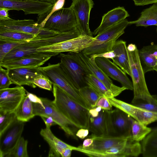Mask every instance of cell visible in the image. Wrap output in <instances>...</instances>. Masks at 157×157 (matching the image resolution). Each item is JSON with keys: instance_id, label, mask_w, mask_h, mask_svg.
<instances>
[{"instance_id": "cell-1", "label": "cell", "mask_w": 157, "mask_h": 157, "mask_svg": "<svg viewBox=\"0 0 157 157\" xmlns=\"http://www.w3.org/2000/svg\"><path fill=\"white\" fill-rule=\"evenodd\" d=\"M53 101L58 110L80 128L88 129L90 116L89 110L75 101L62 89L53 84Z\"/></svg>"}, {"instance_id": "cell-2", "label": "cell", "mask_w": 157, "mask_h": 157, "mask_svg": "<svg viewBox=\"0 0 157 157\" xmlns=\"http://www.w3.org/2000/svg\"><path fill=\"white\" fill-rule=\"evenodd\" d=\"M81 34L80 31L77 28L48 37H36L14 48L6 56L0 63L37 54L40 52L37 51V49L40 47L72 39Z\"/></svg>"}, {"instance_id": "cell-3", "label": "cell", "mask_w": 157, "mask_h": 157, "mask_svg": "<svg viewBox=\"0 0 157 157\" xmlns=\"http://www.w3.org/2000/svg\"><path fill=\"white\" fill-rule=\"evenodd\" d=\"M38 67L52 85L57 86L82 106L89 110L90 109L79 90L75 86L62 70L60 63L55 64L48 63L46 66Z\"/></svg>"}, {"instance_id": "cell-4", "label": "cell", "mask_w": 157, "mask_h": 157, "mask_svg": "<svg viewBox=\"0 0 157 157\" xmlns=\"http://www.w3.org/2000/svg\"><path fill=\"white\" fill-rule=\"evenodd\" d=\"M129 25V21L125 19L106 29L95 37L91 45L82 51L87 56L99 54L112 51L115 42Z\"/></svg>"}, {"instance_id": "cell-5", "label": "cell", "mask_w": 157, "mask_h": 157, "mask_svg": "<svg viewBox=\"0 0 157 157\" xmlns=\"http://www.w3.org/2000/svg\"><path fill=\"white\" fill-rule=\"evenodd\" d=\"M128 52L133 86L134 97L132 100H143L150 102L152 101L153 95L150 94L146 83L138 50L137 48L132 52L128 50Z\"/></svg>"}, {"instance_id": "cell-6", "label": "cell", "mask_w": 157, "mask_h": 157, "mask_svg": "<svg viewBox=\"0 0 157 157\" xmlns=\"http://www.w3.org/2000/svg\"><path fill=\"white\" fill-rule=\"evenodd\" d=\"M40 98L42 105L33 103L35 116L51 117L67 135L77 140L76 134L80 128L61 113L56 107L53 101L46 98Z\"/></svg>"}, {"instance_id": "cell-7", "label": "cell", "mask_w": 157, "mask_h": 157, "mask_svg": "<svg viewBox=\"0 0 157 157\" xmlns=\"http://www.w3.org/2000/svg\"><path fill=\"white\" fill-rule=\"evenodd\" d=\"M58 57L60 59L62 70L77 89L79 90L87 86L85 77L89 73L78 60L74 52L61 53Z\"/></svg>"}, {"instance_id": "cell-8", "label": "cell", "mask_w": 157, "mask_h": 157, "mask_svg": "<svg viewBox=\"0 0 157 157\" xmlns=\"http://www.w3.org/2000/svg\"><path fill=\"white\" fill-rule=\"evenodd\" d=\"M15 31L35 35L40 38L48 37L59 33L42 28L37 21L31 19L8 20L0 21V32Z\"/></svg>"}, {"instance_id": "cell-9", "label": "cell", "mask_w": 157, "mask_h": 157, "mask_svg": "<svg viewBox=\"0 0 157 157\" xmlns=\"http://www.w3.org/2000/svg\"><path fill=\"white\" fill-rule=\"evenodd\" d=\"M75 13L70 6L62 8L52 14L46 21L43 28L63 33L78 28Z\"/></svg>"}, {"instance_id": "cell-10", "label": "cell", "mask_w": 157, "mask_h": 157, "mask_svg": "<svg viewBox=\"0 0 157 157\" xmlns=\"http://www.w3.org/2000/svg\"><path fill=\"white\" fill-rule=\"evenodd\" d=\"M130 116L117 108L113 110H107V136H131V125Z\"/></svg>"}, {"instance_id": "cell-11", "label": "cell", "mask_w": 157, "mask_h": 157, "mask_svg": "<svg viewBox=\"0 0 157 157\" xmlns=\"http://www.w3.org/2000/svg\"><path fill=\"white\" fill-rule=\"evenodd\" d=\"M74 54L78 60L86 69L89 74L94 75L102 82L111 91L115 97L127 90L124 87H120L114 85L109 77L97 64L95 58L85 55L82 51Z\"/></svg>"}, {"instance_id": "cell-12", "label": "cell", "mask_w": 157, "mask_h": 157, "mask_svg": "<svg viewBox=\"0 0 157 157\" xmlns=\"http://www.w3.org/2000/svg\"><path fill=\"white\" fill-rule=\"evenodd\" d=\"M54 5L51 3L36 0H0V7H6L10 10H22L25 15L37 14L38 16L50 12Z\"/></svg>"}, {"instance_id": "cell-13", "label": "cell", "mask_w": 157, "mask_h": 157, "mask_svg": "<svg viewBox=\"0 0 157 157\" xmlns=\"http://www.w3.org/2000/svg\"><path fill=\"white\" fill-rule=\"evenodd\" d=\"M94 39L93 36L81 34L72 39L40 47L37 51L59 53L64 52L78 53L90 46Z\"/></svg>"}, {"instance_id": "cell-14", "label": "cell", "mask_w": 157, "mask_h": 157, "mask_svg": "<svg viewBox=\"0 0 157 157\" xmlns=\"http://www.w3.org/2000/svg\"><path fill=\"white\" fill-rule=\"evenodd\" d=\"M94 5L93 0H72L70 7L76 18L78 29L81 34L93 36L90 29V13Z\"/></svg>"}, {"instance_id": "cell-15", "label": "cell", "mask_w": 157, "mask_h": 157, "mask_svg": "<svg viewBox=\"0 0 157 157\" xmlns=\"http://www.w3.org/2000/svg\"><path fill=\"white\" fill-rule=\"evenodd\" d=\"M24 123L17 119L0 135V157H5L21 137Z\"/></svg>"}, {"instance_id": "cell-16", "label": "cell", "mask_w": 157, "mask_h": 157, "mask_svg": "<svg viewBox=\"0 0 157 157\" xmlns=\"http://www.w3.org/2000/svg\"><path fill=\"white\" fill-rule=\"evenodd\" d=\"M58 53L40 52L36 54L22 57L9 61L0 63V66L6 69L17 68H35L40 67L51 57Z\"/></svg>"}, {"instance_id": "cell-17", "label": "cell", "mask_w": 157, "mask_h": 157, "mask_svg": "<svg viewBox=\"0 0 157 157\" xmlns=\"http://www.w3.org/2000/svg\"><path fill=\"white\" fill-rule=\"evenodd\" d=\"M26 95L22 86L0 90V111L14 112Z\"/></svg>"}, {"instance_id": "cell-18", "label": "cell", "mask_w": 157, "mask_h": 157, "mask_svg": "<svg viewBox=\"0 0 157 157\" xmlns=\"http://www.w3.org/2000/svg\"><path fill=\"white\" fill-rule=\"evenodd\" d=\"M98 66L109 77L120 82L127 90H133L132 83L126 73L109 59L96 57L95 59Z\"/></svg>"}, {"instance_id": "cell-19", "label": "cell", "mask_w": 157, "mask_h": 157, "mask_svg": "<svg viewBox=\"0 0 157 157\" xmlns=\"http://www.w3.org/2000/svg\"><path fill=\"white\" fill-rule=\"evenodd\" d=\"M94 140L92 145L83 149L78 147V151L88 156L94 157L95 155L118 144L126 140L129 137L104 136H97L92 135ZM130 137V136H129Z\"/></svg>"}, {"instance_id": "cell-20", "label": "cell", "mask_w": 157, "mask_h": 157, "mask_svg": "<svg viewBox=\"0 0 157 157\" xmlns=\"http://www.w3.org/2000/svg\"><path fill=\"white\" fill-rule=\"evenodd\" d=\"M8 74L13 84L19 86L27 85L33 88L36 87L33 83L34 80L43 75L38 67L10 69Z\"/></svg>"}, {"instance_id": "cell-21", "label": "cell", "mask_w": 157, "mask_h": 157, "mask_svg": "<svg viewBox=\"0 0 157 157\" xmlns=\"http://www.w3.org/2000/svg\"><path fill=\"white\" fill-rule=\"evenodd\" d=\"M118 108L141 123L147 126L157 121V112L147 110L123 101Z\"/></svg>"}, {"instance_id": "cell-22", "label": "cell", "mask_w": 157, "mask_h": 157, "mask_svg": "<svg viewBox=\"0 0 157 157\" xmlns=\"http://www.w3.org/2000/svg\"><path fill=\"white\" fill-rule=\"evenodd\" d=\"M40 134L49 146L48 157H61L63 151L66 148L76 150V147L68 144L56 137L51 130L50 127L46 126L45 128L41 129Z\"/></svg>"}, {"instance_id": "cell-23", "label": "cell", "mask_w": 157, "mask_h": 157, "mask_svg": "<svg viewBox=\"0 0 157 157\" xmlns=\"http://www.w3.org/2000/svg\"><path fill=\"white\" fill-rule=\"evenodd\" d=\"M129 16V13L124 7L119 6L111 10L102 16L100 25L94 31L93 34L97 35Z\"/></svg>"}, {"instance_id": "cell-24", "label": "cell", "mask_w": 157, "mask_h": 157, "mask_svg": "<svg viewBox=\"0 0 157 157\" xmlns=\"http://www.w3.org/2000/svg\"><path fill=\"white\" fill-rule=\"evenodd\" d=\"M112 50L114 51L116 54L115 57L112 59L113 62L126 74L131 76V72L126 42L123 40H116L112 47Z\"/></svg>"}, {"instance_id": "cell-25", "label": "cell", "mask_w": 157, "mask_h": 157, "mask_svg": "<svg viewBox=\"0 0 157 157\" xmlns=\"http://www.w3.org/2000/svg\"><path fill=\"white\" fill-rule=\"evenodd\" d=\"M138 52L144 73L155 70L157 66V44H151L144 46Z\"/></svg>"}, {"instance_id": "cell-26", "label": "cell", "mask_w": 157, "mask_h": 157, "mask_svg": "<svg viewBox=\"0 0 157 157\" xmlns=\"http://www.w3.org/2000/svg\"><path fill=\"white\" fill-rule=\"evenodd\" d=\"M131 24H135L137 26L157 25V3L143 10L136 20L129 21V25Z\"/></svg>"}, {"instance_id": "cell-27", "label": "cell", "mask_w": 157, "mask_h": 157, "mask_svg": "<svg viewBox=\"0 0 157 157\" xmlns=\"http://www.w3.org/2000/svg\"><path fill=\"white\" fill-rule=\"evenodd\" d=\"M88 129L95 136L107 135V110L102 109L96 117H90Z\"/></svg>"}, {"instance_id": "cell-28", "label": "cell", "mask_w": 157, "mask_h": 157, "mask_svg": "<svg viewBox=\"0 0 157 157\" xmlns=\"http://www.w3.org/2000/svg\"><path fill=\"white\" fill-rule=\"evenodd\" d=\"M14 112L17 119L24 122L28 121L35 116L33 103L26 95Z\"/></svg>"}, {"instance_id": "cell-29", "label": "cell", "mask_w": 157, "mask_h": 157, "mask_svg": "<svg viewBox=\"0 0 157 157\" xmlns=\"http://www.w3.org/2000/svg\"><path fill=\"white\" fill-rule=\"evenodd\" d=\"M142 153L144 157H157V131L151 132L142 141Z\"/></svg>"}, {"instance_id": "cell-30", "label": "cell", "mask_w": 157, "mask_h": 157, "mask_svg": "<svg viewBox=\"0 0 157 157\" xmlns=\"http://www.w3.org/2000/svg\"><path fill=\"white\" fill-rule=\"evenodd\" d=\"M36 37L40 38L33 34L15 31L0 32V41L10 42L29 41Z\"/></svg>"}, {"instance_id": "cell-31", "label": "cell", "mask_w": 157, "mask_h": 157, "mask_svg": "<svg viewBox=\"0 0 157 157\" xmlns=\"http://www.w3.org/2000/svg\"><path fill=\"white\" fill-rule=\"evenodd\" d=\"M131 125L132 137L135 141H142L151 132V128L148 127L130 116Z\"/></svg>"}, {"instance_id": "cell-32", "label": "cell", "mask_w": 157, "mask_h": 157, "mask_svg": "<svg viewBox=\"0 0 157 157\" xmlns=\"http://www.w3.org/2000/svg\"><path fill=\"white\" fill-rule=\"evenodd\" d=\"M85 79L87 85L92 87L101 96L107 98L115 97L111 91L102 82L94 75H87L86 76Z\"/></svg>"}, {"instance_id": "cell-33", "label": "cell", "mask_w": 157, "mask_h": 157, "mask_svg": "<svg viewBox=\"0 0 157 157\" xmlns=\"http://www.w3.org/2000/svg\"><path fill=\"white\" fill-rule=\"evenodd\" d=\"M80 93L89 104L90 109L96 106L97 102L101 95L94 89L88 85L79 90Z\"/></svg>"}, {"instance_id": "cell-34", "label": "cell", "mask_w": 157, "mask_h": 157, "mask_svg": "<svg viewBox=\"0 0 157 157\" xmlns=\"http://www.w3.org/2000/svg\"><path fill=\"white\" fill-rule=\"evenodd\" d=\"M28 141L21 137L13 148L5 157H28Z\"/></svg>"}, {"instance_id": "cell-35", "label": "cell", "mask_w": 157, "mask_h": 157, "mask_svg": "<svg viewBox=\"0 0 157 157\" xmlns=\"http://www.w3.org/2000/svg\"><path fill=\"white\" fill-rule=\"evenodd\" d=\"M17 119L14 112L0 111V135L2 134Z\"/></svg>"}, {"instance_id": "cell-36", "label": "cell", "mask_w": 157, "mask_h": 157, "mask_svg": "<svg viewBox=\"0 0 157 157\" xmlns=\"http://www.w3.org/2000/svg\"><path fill=\"white\" fill-rule=\"evenodd\" d=\"M27 42H10L0 41V63L6 56L14 48Z\"/></svg>"}, {"instance_id": "cell-37", "label": "cell", "mask_w": 157, "mask_h": 157, "mask_svg": "<svg viewBox=\"0 0 157 157\" xmlns=\"http://www.w3.org/2000/svg\"><path fill=\"white\" fill-rule=\"evenodd\" d=\"M131 104L144 109L157 112V96L153 95L152 101L148 102L143 100L132 101Z\"/></svg>"}, {"instance_id": "cell-38", "label": "cell", "mask_w": 157, "mask_h": 157, "mask_svg": "<svg viewBox=\"0 0 157 157\" xmlns=\"http://www.w3.org/2000/svg\"><path fill=\"white\" fill-rule=\"evenodd\" d=\"M65 0H57L54 4L51 10L48 13L39 16L37 22L39 25L43 28L44 25L48 18L54 13L63 8Z\"/></svg>"}, {"instance_id": "cell-39", "label": "cell", "mask_w": 157, "mask_h": 157, "mask_svg": "<svg viewBox=\"0 0 157 157\" xmlns=\"http://www.w3.org/2000/svg\"><path fill=\"white\" fill-rule=\"evenodd\" d=\"M9 69H4L0 66V90L9 88L13 84L8 74Z\"/></svg>"}, {"instance_id": "cell-40", "label": "cell", "mask_w": 157, "mask_h": 157, "mask_svg": "<svg viewBox=\"0 0 157 157\" xmlns=\"http://www.w3.org/2000/svg\"><path fill=\"white\" fill-rule=\"evenodd\" d=\"M33 83L35 85L40 88L49 91L53 90L52 84L49 79L44 75L36 78Z\"/></svg>"}, {"instance_id": "cell-41", "label": "cell", "mask_w": 157, "mask_h": 157, "mask_svg": "<svg viewBox=\"0 0 157 157\" xmlns=\"http://www.w3.org/2000/svg\"><path fill=\"white\" fill-rule=\"evenodd\" d=\"M112 106L107 98L103 96L100 97L96 104V106L100 107L106 110H112Z\"/></svg>"}, {"instance_id": "cell-42", "label": "cell", "mask_w": 157, "mask_h": 157, "mask_svg": "<svg viewBox=\"0 0 157 157\" xmlns=\"http://www.w3.org/2000/svg\"><path fill=\"white\" fill-rule=\"evenodd\" d=\"M90 56L95 58L96 57H101L113 59L115 57L116 54L114 51L112 50L101 54H93Z\"/></svg>"}, {"instance_id": "cell-43", "label": "cell", "mask_w": 157, "mask_h": 157, "mask_svg": "<svg viewBox=\"0 0 157 157\" xmlns=\"http://www.w3.org/2000/svg\"><path fill=\"white\" fill-rule=\"evenodd\" d=\"M9 10L8 8L0 7V21L7 20L10 18L9 17Z\"/></svg>"}, {"instance_id": "cell-44", "label": "cell", "mask_w": 157, "mask_h": 157, "mask_svg": "<svg viewBox=\"0 0 157 157\" xmlns=\"http://www.w3.org/2000/svg\"><path fill=\"white\" fill-rule=\"evenodd\" d=\"M136 6H144L157 3V0H132Z\"/></svg>"}, {"instance_id": "cell-45", "label": "cell", "mask_w": 157, "mask_h": 157, "mask_svg": "<svg viewBox=\"0 0 157 157\" xmlns=\"http://www.w3.org/2000/svg\"><path fill=\"white\" fill-rule=\"evenodd\" d=\"M45 123L46 126L50 127L52 126L57 125L52 118L49 116H41L40 117Z\"/></svg>"}, {"instance_id": "cell-46", "label": "cell", "mask_w": 157, "mask_h": 157, "mask_svg": "<svg viewBox=\"0 0 157 157\" xmlns=\"http://www.w3.org/2000/svg\"><path fill=\"white\" fill-rule=\"evenodd\" d=\"M26 95L33 103H37L41 105L42 104V102L40 97H39L35 94L29 93L26 90Z\"/></svg>"}, {"instance_id": "cell-47", "label": "cell", "mask_w": 157, "mask_h": 157, "mask_svg": "<svg viewBox=\"0 0 157 157\" xmlns=\"http://www.w3.org/2000/svg\"><path fill=\"white\" fill-rule=\"evenodd\" d=\"M89 133V130L88 129L81 128L77 131L76 134V136L77 137L83 139L88 136Z\"/></svg>"}, {"instance_id": "cell-48", "label": "cell", "mask_w": 157, "mask_h": 157, "mask_svg": "<svg viewBox=\"0 0 157 157\" xmlns=\"http://www.w3.org/2000/svg\"><path fill=\"white\" fill-rule=\"evenodd\" d=\"M89 137L85 139L83 142L82 145L79 147L85 149L91 146L93 143L94 138L91 135L89 136Z\"/></svg>"}, {"instance_id": "cell-49", "label": "cell", "mask_w": 157, "mask_h": 157, "mask_svg": "<svg viewBox=\"0 0 157 157\" xmlns=\"http://www.w3.org/2000/svg\"><path fill=\"white\" fill-rule=\"evenodd\" d=\"M102 109L99 106H96L94 108L90 109L89 110V113L90 117H97Z\"/></svg>"}, {"instance_id": "cell-50", "label": "cell", "mask_w": 157, "mask_h": 157, "mask_svg": "<svg viewBox=\"0 0 157 157\" xmlns=\"http://www.w3.org/2000/svg\"><path fill=\"white\" fill-rule=\"evenodd\" d=\"M72 149L70 148H66L63 151L62 155V157H70L71 154Z\"/></svg>"}, {"instance_id": "cell-51", "label": "cell", "mask_w": 157, "mask_h": 157, "mask_svg": "<svg viewBox=\"0 0 157 157\" xmlns=\"http://www.w3.org/2000/svg\"><path fill=\"white\" fill-rule=\"evenodd\" d=\"M137 48L136 45L133 44H129L127 47V50L130 52L134 51Z\"/></svg>"}, {"instance_id": "cell-52", "label": "cell", "mask_w": 157, "mask_h": 157, "mask_svg": "<svg viewBox=\"0 0 157 157\" xmlns=\"http://www.w3.org/2000/svg\"><path fill=\"white\" fill-rule=\"evenodd\" d=\"M41 1H44L45 2H47L49 3H52L53 4H55V3L56 2V0H36Z\"/></svg>"}, {"instance_id": "cell-53", "label": "cell", "mask_w": 157, "mask_h": 157, "mask_svg": "<svg viewBox=\"0 0 157 157\" xmlns=\"http://www.w3.org/2000/svg\"><path fill=\"white\" fill-rule=\"evenodd\" d=\"M157 131V126L151 128V132Z\"/></svg>"}, {"instance_id": "cell-54", "label": "cell", "mask_w": 157, "mask_h": 157, "mask_svg": "<svg viewBox=\"0 0 157 157\" xmlns=\"http://www.w3.org/2000/svg\"><path fill=\"white\" fill-rule=\"evenodd\" d=\"M155 71L157 72V66L155 67Z\"/></svg>"}, {"instance_id": "cell-55", "label": "cell", "mask_w": 157, "mask_h": 157, "mask_svg": "<svg viewBox=\"0 0 157 157\" xmlns=\"http://www.w3.org/2000/svg\"><path fill=\"white\" fill-rule=\"evenodd\" d=\"M10 1H21L23 0H9Z\"/></svg>"}]
</instances>
